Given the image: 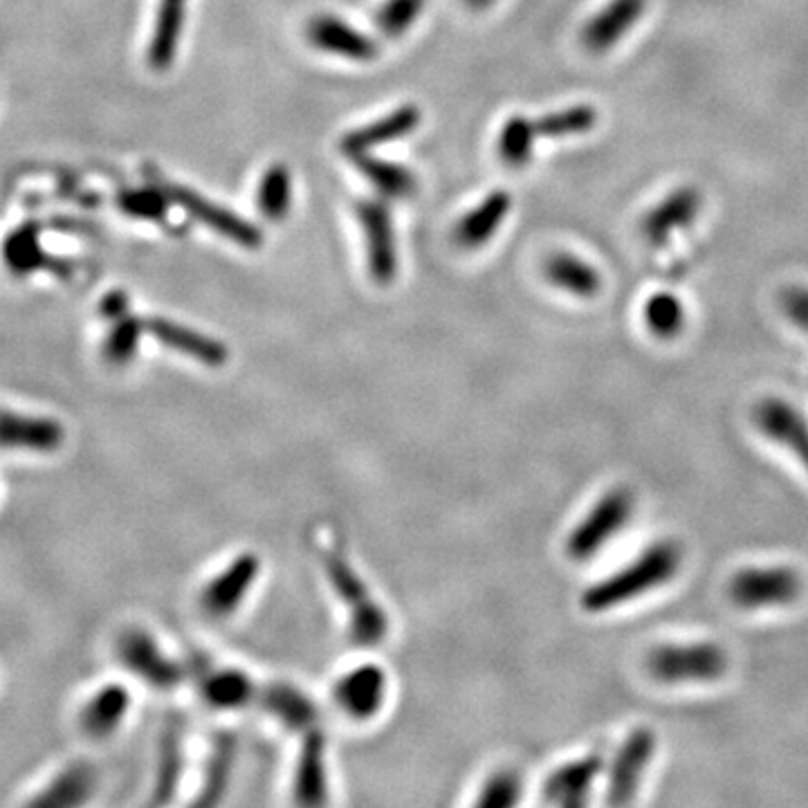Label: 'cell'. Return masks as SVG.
<instances>
[{"label":"cell","instance_id":"obj_1","mask_svg":"<svg viewBox=\"0 0 808 808\" xmlns=\"http://www.w3.org/2000/svg\"><path fill=\"white\" fill-rule=\"evenodd\" d=\"M680 548L674 542L649 546L636 562L604 577L582 595V606L589 613H602L613 606L631 602L653 589L663 587L680 568Z\"/></svg>","mask_w":808,"mask_h":808},{"label":"cell","instance_id":"obj_2","mask_svg":"<svg viewBox=\"0 0 808 808\" xmlns=\"http://www.w3.org/2000/svg\"><path fill=\"white\" fill-rule=\"evenodd\" d=\"M335 595L349 608V636L358 647H377L389 636V615L373 600L358 570L339 551H322Z\"/></svg>","mask_w":808,"mask_h":808},{"label":"cell","instance_id":"obj_3","mask_svg":"<svg viewBox=\"0 0 808 808\" xmlns=\"http://www.w3.org/2000/svg\"><path fill=\"white\" fill-rule=\"evenodd\" d=\"M647 672L667 685L689 680H716L727 672V653L714 642L661 644L649 651Z\"/></svg>","mask_w":808,"mask_h":808},{"label":"cell","instance_id":"obj_4","mask_svg":"<svg viewBox=\"0 0 808 808\" xmlns=\"http://www.w3.org/2000/svg\"><path fill=\"white\" fill-rule=\"evenodd\" d=\"M634 494L627 487L608 490L589 515L566 539V555L572 562H589L618 534L634 515Z\"/></svg>","mask_w":808,"mask_h":808},{"label":"cell","instance_id":"obj_5","mask_svg":"<svg viewBox=\"0 0 808 808\" xmlns=\"http://www.w3.org/2000/svg\"><path fill=\"white\" fill-rule=\"evenodd\" d=\"M804 580L788 566H750L733 575L727 584V598L741 608L786 606L799 600Z\"/></svg>","mask_w":808,"mask_h":808},{"label":"cell","instance_id":"obj_6","mask_svg":"<svg viewBox=\"0 0 808 808\" xmlns=\"http://www.w3.org/2000/svg\"><path fill=\"white\" fill-rule=\"evenodd\" d=\"M118 656L129 672L156 689L169 691L184 680L182 665L169 659L158 640L144 629H126L120 636Z\"/></svg>","mask_w":808,"mask_h":808},{"label":"cell","instance_id":"obj_7","mask_svg":"<svg viewBox=\"0 0 808 808\" xmlns=\"http://www.w3.org/2000/svg\"><path fill=\"white\" fill-rule=\"evenodd\" d=\"M653 752H656V735L649 727H636L613 757L606 784V804L625 806L636 799L644 768L649 765Z\"/></svg>","mask_w":808,"mask_h":808},{"label":"cell","instance_id":"obj_8","mask_svg":"<svg viewBox=\"0 0 808 808\" xmlns=\"http://www.w3.org/2000/svg\"><path fill=\"white\" fill-rule=\"evenodd\" d=\"M261 559L256 553H243L229 562L216 577L207 582L201 595V606L209 618L222 620L237 613L245 602L250 589L258 580Z\"/></svg>","mask_w":808,"mask_h":808},{"label":"cell","instance_id":"obj_9","mask_svg":"<svg viewBox=\"0 0 808 808\" xmlns=\"http://www.w3.org/2000/svg\"><path fill=\"white\" fill-rule=\"evenodd\" d=\"M389 680L377 665H358L341 674L333 687L335 706L353 721H371L387 701Z\"/></svg>","mask_w":808,"mask_h":808},{"label":"cell","instance_id":"obj_10","mask_svg":"<svg viewBox=\"0 0 808 808\" xmlns=\"http://www.w3.org/2000/svg\"><path fill=\"white\" fill-rule=\"evenodd\" d=\"M160 186H162V191L169 196L171 203L180 205L186 214H191L203 225L216 229L220 237L234 241L243 248H258L263 243L261 229L256 225L243 220L239 214L229 212V209H225L216 203H209L201 194H196V191H189L184 186L169 184V182H162Z\"/></svg>","mask_w":808,"mask_h":808},{"label":"cell","instance_id":"obj_11","mask_svg":"<svg viewBox=\"0 0 808 808\" xmlns=\"http://www.w3.org/2000/svg\"><path fill=\"white\" fill-rule=\"evenodd\" d=\"M65 443V427L57 418L0 409V449L55 454Z\"/></svg>","mask_w":808,"mask_h":808},{"label":"cell","instance_id":"obj_12","mask_svg":"<svg viewBox=\"0 0 808 808\" xmlns=\"http://www.w3.org/2000/svg\"><path fill=\"white\" fill-rule=\"evenodd\" d=\"M703 209V196L697 186H678L674 191L644 214L640 222V232L644 241L653 248H663L670 243L674 232L678 229H687L689 225H695Z\"/></svg>","mask_w":808,"mask_h":808},{"label":"cell","instance_id":"obj_13","mask_svg":"<svg viewBox=\"0 0 808 808\" xmlns=\"http://www.w3.org/2000/svg\"><path fill=\"white\" fill-rule=\"evenodd\" d=\"M358 218L366 234V258L373 281L389 284L398 273V252L394 222L387 205L379 201H362L358 205Z\"/></svg>","mask_w":808,"mask_h":808},{"label":"cell","instance_id":"obj_14","mask_svg":"<svg viewBox=\"0 0 808 808\" xmlns=\"http://www.w3.org/2000/svg\"><path fill=\"white\" fill-rule=\"evenodd\" d=\"M294 801L299 806H324L328 804V773H326V737L319 729L311 727L303 735L294 782Z\"/></svg>","mask_w":808,"mask_h":808},{"label":"cell","instance_id":"obj_15","mask_svg":"<svg viewBox=\"0 0 808 808\" xmlns=\"http://www.w3.org/2000/svg\"><path fill=\"white\" fill-rule=\"evenodd\" d=\"M144 330L148 335L156 337L162 346H167V349L171 351H178L191 360H196L209 369H220L227 364V358H229V351L227 346L209 335H203L194 328H186V326H180L176 322H169V319H160V317H153V319H146L144 322Z\"/></svg>","mask_w":808,"mask_h":808},{"label":"cell","instance_id":"obj_16","mask_svg":"<svg viewBox=\"0 0 808 808\" xmlns=\"http://www.w3.org/2000/svg\"><path fill=\"white\" fill-rule=\"evenodd\" d=\"M649 0H608V3L584 25L582 44L591 52H606L618 46L625 34L642 19Z\"/></svg>","mask_w":808,"mask_h":808},{"label":"cell","instance_id":"obj_17","mask_svg":"<svg viewBox=\"0 0 808 808\" xmlns=\"http://www.w3.org/2000/svg\"><path fill=\"white\" fill-rule=\"evenodd\" d=\"M755 420L768 438L793 451L808 470V422L793 405L780 398H765L757 405Z\"/></svg>","mask_w":808,"mask_h":808},{"label":"cell","instance_id":"obj_18","mask_svg":"<svg viewBox=\"0 0 808 808\" xmlns=\"http://www.w3.org/2000/svg\"><path fill=\"white\" fill-rule=\"evenodd\" d=\"M307 41L324 52L353 61H371L377 57V46L369 34L330 14H319L307 23Z\"/></svg>","mask_w":808,"mask_h":808},{"label":"cell","instance_id":"obj_19","mask_svg":"<svg viewBox=\"0 0 808 808\" xmlns=\"http://www.w3.org/2000/svg\"><path fill=\"white\" fill-rule=\"evenodd\" d=\"M604 768V757L591 752L582 759L568 761L553 771L544 784V797L557 806H584L589 804L591 786Z\"/></svg>","mask_w":808,"mask_h":808},{"label":"cell","instance_id":"obj_20","mask_svg":"<svg viewBox=\"0 0 808 808\" xmlns=\"http://www.w3.org/2000/svg\"><path fill=\"white\" fill-rule=\"evenodd\" d=\"M258 706L294 733H307L315 727L317 708L311 697L290 683H269L258 691Z\"/></svg>","mask_w":808,"mask_h":808},{"label":"cell","instance_id":"obj_21","mask_svg":"<svg viewBox=\"0 0 808 808\" xmlns=\"http://www.w3.org/2000/svg\"><path fill=\"white\" fill-rule=\"evenodd\" d=\"M418 124H420V110L415 106H402L389 114H384L382 120L371 122L362 129L351 131L349 135H343L339 148L349 158H360L364 156V153H371L375 146H382V144L409 135L411 131H415Z\"/></svg>","mask_w":808,"mask_h":808},{"label":"cell","instance_id":"obj_22","mask_svg":"<svg viewBox=\"0 0 808 808\" xmlns=\"http://www.w3.org/2000/svg\"><path fill=\"white\" fill-rule=\"evenodd\" d=\"M131 710V691L124 685H104L82 710V727L93 739H106L122 725Z\"/></svg>","mask_w":808,"mask_h":808},{"label":"cell","instance_id":"obj_23","mask_svg":"<svg viewBox=\"0 0 808 808\" xmlns=\"http://www.w3.org/2000/svg\"><path fill=\"white\" fill-rule=\"evenodd\" d=\"M201 695L214 710H241L254 701L256 687L241 670H205L201 674Z\"/></svg>","mask_w":808,"mask_h":808},{"label":"cell","instance_id":"obj_24","mask_svg":"<svg viewBox=\"0 0 808 808\" xmlns=\"http://www.w3.org/2000/svg\"><path fill=\"white\" fill-rule=\"evenodd\" d=\"M508 191H492V194L477 205L468 216L460 218L456 225V241L463 248H479L487 243L510 212Z\"/></svg>","mask_w":808,"mask_h":808},{"label":"cell","instance_id":"obj_25","mask_svg":"<svg viewBox=\"0 0 808 808\" xmlns=\"http://www.w3.org/2000/svg\"><path fill=\"white\" fill-rule=\"evenodd\" d=\"M234 761H237V737L232 733H218L212 739L209 759L205 763L203 786L194 801L196 806L201 808L214 806L225 797L229 780H232Z\"/></svg>","mask_w":808,"mask_h":808},{"label":"cell","instance_id":"obj_26","mask_svg":"<svg viewBox=\"0 0 808 808\" xmlns=\"http://www.w3.org/2000/svg\"><path fill=\"white\" fill-rule=\"evenodd\" d=\"M184 771V748H182V727L171 721L160 735V755L156 768V784H153V804H169L182 782Z\"/></svg>","mask_w":808,"mask_h":808},{"label":"cell","instance_id":"obj_27","mask_svg":"<svg viewBox=\"0 0 808 808\" xmlns=\"http://www.w3.org/2000/svg\"><path fill=\"white\" fill-rule=\"evenodd\" d=\"M95 791V771L86 763L68 765L65 771L55 777L41 795L32 799V806L38 808H68L82 806L91 799Z\"/></svg>","mask_w":808,"mask_h":808},{"label":"cell","instance_id":"obj_28","mask_svg":"<svg viewBox=\"0 0 808 808\" xmlns=\"http://www.w3.org/2000/svg\"><path fill=\"white\" fill-rule=\"evenodd\" d=\"M546 277L548 281L572 294V297H580V299H591L595 294H600L602 290V277L598 269L582 261L580 256H572V254H555L546 261Z\"/></svg>","mask_w":808,"mask_h":808},{"label":"cell","instance_id":"obj_29","mask_svg":"<svg viewBox=\"0 0 808 808\" xmlns=\"http://www.w3.org/2000/svg\"><path fill=\"white\" fill-rule=\"evenodd\" d=\"M353 160H355L358 169L364 173V178L379 191L382 196L407 198L415 191V176L402 165L373 158V156H369V153H364V156L353 158Z\"/></svg>","mask_w":808,"mask_h":808},{"label":"cell","instance_id":"obj_30","mask_svg":"<svg viewBox=\"0 0 808 808\" xmlns=\"http://www.w3.org/2000/svg\"><path fill=\"white\" fill-rule=\"evenodd\" d=\"M184 3L186 0H162L148 50V59L156 68H167L176 57L178 38L184 23Z\"/></svg>","mask_w":808,"mask_h":808},{"label":"cell","instance_id":"obj_31","mask_svg":"<svg viewBox=\"0 0 808 808\" xmlns=\"http://www.w3.org/2000/svg\"><path fill=\"white\" fill-rule=\"evenodd\" d=\"M644 326L651 335L659 339H674L685 328V305L683 301L672 292H656L651 294L644 303Z\"/></svg>","mask_w":808,"mask_h":808},{"label":"cell","instance_id":"obj_32","mask_svg":"<svg viewBox=\"0 0 808 808\" xmlns=\"http://www.w3.org/2000/svg\"><path fill=\"white\" fill-rule=\"evenodd\" d=\"M292 203V176L288 167H269L258 184L256 205L267 220H284Z\"/></svg>","mask_w":808,"mask_h":808},{"label":"cell","instance_id":"obj_33","mask_svg":"<svg viewBox=\"0 0 808 808\" xmlns=\"http://www.w3.org/2000/svg\"><path fill=\"white\" fill-rule=\"evenodd\" d=\"M144 319L133 317L131 313L112 319V328L104 339L101 355L110 366H126L133 362L140 349V339L144 335Z\"/></svg>","mask_w":808,"mask_h":808},{"label":"cell","instance_id":"obj_34","mask_svg":"<svg viewBox=\"0 0 808 808\" xmlns=\"http://www.w3.org/2000/svg\"><path fill=\"white\" fill-rule=\"evenodd\" d=\"M534 137H536L534 122L521 118V114H515V118H510L504 124L502 133H498V144H496L498 158H502L512 169L526 167L532 156Z\"/></svg>","mask_w":808,"mask_h":808},{"label":"cell","instance_id":"obj_35","mask_svg":"<svg viewBox=\"0 0 808 808\" xmlns=\"http://www.w3.org/2000/svg\"><path fill=\"white\" fill-rule=\"evenodd\" d=\"M598 124V110L593 106H570L566 110L548 112L542 120L534 122L536 135L544 137H568L584 135Z\"/></svg>","mask_w":808,"mask_h":808},{"label":"cell","instance_id":"obj_36","mask_svg":"<svg viewBox=\"0 0 808 808\" xmlns=\"http://www.w3.org/2000/svg\"><path fill=\"white\" fill-rule=\"evenodd\" d=\"M5 263L19 277H25L46 265V254L38 248V234L34 227H23L8 239Z\"/></svg>","mask_w":808,"mask_h":808},{"label":"cell","instance_id":"obj_37","mask_svg":"<svg viewBox=\"0 0 808 808\" xmlns=\"http://www.w3.org/2000/svg\"><path fill=\"white\" fill-rule=\"evenodd\" d=\"M523 795V782L521 775L512 768H504L496 771L485 780V784L479 791L477 806L479 808H510L517 806Z\"/></svg>","mask_w":808,"mask_h":808},{"label":"cell","instance_id":"obj_38","mask_svg":"<svg viewBox=\"0 0 808 808\" xmlns=\"http://www.w3.org/2000/svg\"><path fill=\"white\" fill-rule=\"evenodd\" d=\"M169 196L162 191V186L156 189H137V191H126L120 198V207L135 216V218H146V220H162L167 209H169Z\"/></svg>","mask_w":808,"mask_h":808},{"label":"cell","instance_id":"obj_39","mask_svg":"<svg viewBox=\"0 0 808 808\" xmlns=\"http://www.w3.org/2000/svg\"><path fill=\"white\" fill-rule=\"evenodd\" d=\"M422 5H425V0H387L377 12V27L387 36L396 38L415 23Z\"/></svg>","mask_w":808,"mask_h":808},{"label":"cell","instance_id":"obj_40","mask_svg":"<svg viewBox=\"0 0 808 808\" xmlns=\"http://www.w3.org/2000/svg\"><path fill=\"white\" fill-rule=\"evenodd\" d=\"M782 307L797 328L808 333V288L791 286L782 294Z\"/></svg>","mask_w":808,"mask_h":808},{"label":"cell","instance_id":"obj_41","mask_svg":"<svg viewBox=\"0 0 808 808\" xmlns=\"http://www.w3.org/2000/svg\"><path fill=\"white\" fill-rule=\"evenodd\" d=\"M101 315L112 322V319H120L124 315H129V294L122 292V290H112L108 292L104 299H101V305H99Z\"/></svg>","mask_w":808,"mask_h":808},{"label":"cell","instance_id":"obj_42","mask_svg":"<svg viewBox=\"0 0 808 808\" xmlns=\"http://www.w3.org/2000/svg\"><path fill=\"white\" fill-rule=\"evenodd\" d=\"M490 3H492V0H468V5H472V8H477V10L487 8Z\"/></svg>","mask_w":808,"mask_h":808}]
</instances>
